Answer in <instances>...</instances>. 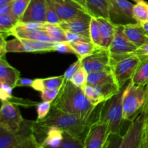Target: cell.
I'll return each mask as SVG.
<instances>
[{
	"label": "cell",
	"mask_w": 148,
	"mask_h": 148,
	"mask_svg": "<svg viewBox=\"0 0 148 148\" xmlns=\"http://www.w3.org/2000/svg\"><path fill=\"white\" fill-rule=\"evenodd\" d=\"M51 107L76 116L83 121H90L97 106L92 105L81 88L71 80H65Z\"/></svg>",
	"instance_id": "cell-1"
},
{
	"label": "cell",
	"mask_w": 148,
	"mask_h": 148,
	"mask_svg": "<svg viewBox=\"0 0 148 148\" xmlns=\"http://www.w3.org/2000/svg\"><path fill=\"white\" fill-rule=\"evenodd\" d=\"M90 121H83L73 114L51 108L49 114L45 118L34 121L35 128L45 130L49 127H56L67 132L84 142Z\"/></svg>",
	"instance_id": "cell-2"
},
{
	"label": "cell",
	"mask_w": 148,
	"mask_h": 148,
	"mask_svg": "<svg viewBox=\"0 0 148 148\" xmlns=\"http://www.w3.org/2000/svg\"><path fill=\"white\" fill-rule=\"evenodd\" d=\"M148 94L147 84L135 85L132 81L123 90V119L132 121L143 111Z\"/></svg>",
	"instance_id": "cell-3"
},
{
	"label": "cell",
	"mask_w": 148,
	"mask_h": 148,
	"mask_svg": "<svg viewBox=\"0 0 148 148\" xmlns=\"http://www.w3.org/2000/svg\"><path fill=\"white\" fill-rule=\"evenodd\" d=\"M123 91L103 103L98 119L106 123L109 133L121 134L123 121Z\"/></svg>",
	"instance_id": "cell-4"
},
{
	"label": "cell",
	"mask_w": 148,
	"mask_h": 148,
	"mask_svg": "<svg viewBox=\"0 0 148 148\" xmlns=\"http://www.w3.org/2000/svg\"><path fill=\"white\" fill-rule=\"evenodd\" d=\"M140 63V58L130 54L127 57L111 64V71L120 88H122L127 81L132 79Z\"/></svg>",
	"instance_id": "cell-5"
},
{
	"label": "cell",
	"mask_w": 148,
	"mask_h": 148,
	"mask_svg": "<svg viewBox=\"0 0 148 148\" xmlns=\"http://www.w3.org/2000/svg\"><path fill=\"white\" fill-rule=\"evenodd\" d=\"M57 42H44L30 39L15 38L6 41V51L14 53H43L55 51V46Z\"/></svg>",
	"instance_id": "cell-6"
},
{
	"label": "cell",
	"mask_w": 148,
	"mask_h": 148,
	"mask_svg": "<svg viewBox=\"0 0 148 148\" xmlns=\"http://www.w3.org/2000/svg\"><path fill=\"white\" fill-rule=\"evenodd\" d=\"M137 48L124 34V25H116L114 39L108 49L111 55V64L130 56V53L134 51Z\"/></svg>",
	"instance_id": "cell-7"
},
{
	"label": "cell",
	"mask_w": 148,
	"mask_h": 148,
	"mask_svg": "<svg viewBox=\"0 0 148 148\" xmlns=\"http://www.w3.org/2000/svg\"><path fill=\"white\" fill-rule=\"evenodd\" d=\"M43 23H18L11 30L10 36L19 38L44 42H55L43 30Z\"/></svg>",
	"instance_id": "cell-8"
},
{
	"label": "cell",
	"mask_w": 148,
	"mask_h": 148,
	"mask_svg": "<svg viewBox=\"0 0 148 148\" xmlns=\"http://www.w3.org/2000/svg\"><path fill=\"white\" fill-rule=\"evenodd\" d=\"M130 122L131 124L122 137L120 148H142L145 125V114L142 112Z\"/></svg>",
	"instance_id": "cell-9"
},
{
	"label": "cell",
	"mask_w": 148,
	"mask_h": 148,
	"mask_svg": "<svg viewBox=\"0 0 148 148\" xmlns=\"http://www.w3.org/2000/svg\"><path fill=\"white\" fill-rule=\"evenodd\" d=\"M110 20L115 25L137 23L133 17L134 4L128 0H107Z\"/></svg>",
	"instance_id": "cell-10"
},
{
	"label": "cell",
	"mask_w": 148,
	"mask_h": 148,
	"mask_svg": "<svg viewBox=\"0 0 148 148\" xmlns=\"http://www.w3.org/2000/svg\"><path fill=\"white\" fill-rule=\"evenodd\" d=\"M0 110V127L13 133L20 130L24 119L18 106L10 101H1Z\"/></svg>",
	"instance_id": "cell-11"
},
{
	"label": "cell",
	"mask_w": 148,
	"mask_h": 148,
	"mask_svg": "<svg viewBox=\"0 0 148 148\" xmlns=\"http://www.w3.org/2000/svg\"><path fill=\"white\" fill-rule=\"evenodd\" d=\"M88 74L103 70H111V55L108 49L99 47L81 60Z\"/></svg>",
	"instance_id": "cell-12"
},
{
	"label": "cell",
	"mask_w": 148,
	"mask_h": 148,
	"mask_svg": "<svg viewBox=\"0 0 148 148\" xmlns=\"http://www.w3.org/2000/svg\"><path fill=\"white\" fill-rule=\"evenodd\" d=\"M108 127L106 123L97 119L90 124L85 140V148H103L109 135Z\"/></svg>",
	"instance_id": "cell-13"
},
{
	"label": "cell",
	"mask_w": 148,
	"mask_h": 148,
	"mask_svg": "<svg viewBox=\"0 0 148 148\" xmlns=\"http://www.w3.org/2000/svg\"><path fill=\"white\" fill-rule=\"evenodd\" d=\"M92 16L88 12H84L77 17L66 21H62L59 25L65 31L83 36L90 38V25Z\"/></svg>",
	"instance_id": "cell-14"
},
{
	"label": "cell",
	"mask_w": 148,
	"mask_h": 148,
	"mask_svg": "<svg viewBox=\"0 0 148 148\" xmlns=\"http://www.w3.org/2000/svg\"><path fill=\"white\" fill-rule=\"evenodd\" d=\"M19 23H46V0H31Z\"/></svg>",
	"instance_id": "cell-15"
},
{
	"label": "cell",
	"mask_w": 148,
	"mask_h": 148,
	"mask_svg": "<svg viewBox=\"0 0 148 148\" xmlns=\"http://www.w3.org/2000/svg\"><path fill=\"white\" fill-rule=\"evenodd\" d=\"M61 21H66L88 12L82 6L73 0H52ZM90 14V13H89Z\"/></svg>",
	"instance_id": "cell-16"
},
{
	"label": "cell",
	"mask_w": 148,
	"mask_h": 148,
	"mask_svg": "<svg viewBox=\"0 0 148 148\" xmlns=\"http://www.w3.org/2000/svg\"><path fill=\"white\" fill-rule=\"evenodd\" d=\"M20 79V72L7 62L6 57H0V84H6L14 88L17 86Z\"/></svg>",
	"instance_id": "cell-17"
},
{
	"label": "cell",
	"mask_w": 148,
	"mask_h": 148,
	"mask_svg": "<svg viewBox=\"0 0 148 148\" xmlns=\"http://www.w3.org/2000/svg\"><path fill=\"white\" fill-rule=\"evenodd\" d=\"M124 33L127 38L139 47L148 41V36L145 33L140 23H133L124 25Z\"/></svg>",
	"instance_id": "cell-18"
},
{
	"label": "cell",
	"mask_w": 148,
	"mask_h": 148,
	"mask_svg": "<svg viewBox=\"0 0 148 148\" xmlns=\"http://www.w3.org/2000/svg\"><path fill=\"white\" fill-rule=\"evenodd\" d=\"M99 23L101 30V47L108 49L111 44L114 34H115L116 25L109 19L103 17H95Z\"/></svg>",
	"instance_id": "cell-19"
},
{
	"label": "cell",
	"mask_w": 148,
	"mask_h": 148,
	"mask_svg": "<svg viewBox=\"0 0 148 148\" xmlns=\"http://www.w3.org/2000/svg\"><path fill=\"white\" fill-rule=\"evenodd\" d=\"M64 75L45 79H36L33 80L31 88L35 90L40 92L46 89H61L64 83Z\"/></svg>",
	"instance_id": "cell-20"
},
{
	"label": "cell",
	"mask_w": 148,
	"mask_h": 148,
	"mask_svg": "<svg viewBox=\"0 0 148 148\" xmlns=\"http://www.w3.org/2000/svg\"><path fill=\"white\" fill-rule=\"evenodd\" d=\"M46 131V136L40 143V148L60 147L63 140V131L56 127H49Z\"/></svg>",
	"instance_id": "cell-21"
},
{
	"label": "cell",
	"mask_w": 148,
	"mask_h": 148,
	"mask_svg": "<svg viewBox=\"0 0 148 148\" xmlns=\"http://www.w3.org/2000/svg\"><path fill=\"white\" fill-rule=\"evenodd\" d=\"M111 82H116L111 70L99 71V72L89 73L88 75L87 84L92 85V86H101V85L111 83Z\"/></svg>",
	"instance_id": "cell-22"
},
{
	"label": "cell",
	"mask_w": 148,
	"mask_h": 148,
	"mask_svg": "<svg viewBox=\"0 0 148 148\" xmlns=\"http://www.w3.org/2000/svg\"><path fill=\"white\" fill-rule=\"evenodd\" d=\"M88 12L93 17H103L109 19L107 0H86Z\"/></svg>",
	"instance_id": "cell-23"
},
{
	"label": "cell",
	"mask_w": 148,
	"mask_h": 148,
	"mask_svg": "<svg viewBox=\"0 0 148 148\" xmlns=\"http://www.w3.org/2000/svg\"><path fill=\"white\" fill-rule=\"evenodd\" d=\"M69 43L73 49L75 54H76L78 59L80 60L88 56V55L92 53L94 51L96 50L98 48H99L93 44L91 40L69 42Z\"/></svg>",
	"instance_id": "cell-24"
},
{
	"label": "cell",
	"mask_w": 148,
	"mask_h": 148,
	"mask_svg": "<svg viewBox=\"0 0 148 148\" xmlns=\"http://www.w3.org/2000/svg\"><path fill=\"white\" fill-rule=\"evenodd\" d=\"M0 148H20L16 133L11 132L0 127Z\"/></svg>",
	"instance_id": "cell-25"
},
{
	"label": "cell",
	"mask_w": 148,
	"mask_h": 148,
	"mask_svg": "<svg viewBox=\"0 0 148 148\" xmlns=\"http://www.w3.org/2000/svg\"><path fill=\"white\" fill-rule=\"evenodd\" d=\"M18 20L13 16L12 12L0 15V33L1 36L7 37L11 30L18 23Z\"/></svg>",
	"instance_id": "cell-26"
},
{
	"label": "cell",
	"mask_w": 148,
	"mask_h": 148,
	"mask_svg": "<svg viewBox=\"0 0 148 148\" xmlns=\"http://www.w3.org/2000/svg\"><path fill=\"white\" fill-rule=\"evenodd\" d=\"M43 28L55 42L68 41L65 30H63L59 25L46 23H43Z\"/></svg>",
	"instance_id": "cell-27"
},
{
	"label": "cell",
	"mask_w": 148,
	"mask_h": 148,
	"mask_svg": "<svg viewBox=\"0 0 148 148\" xmlns=\"http://www.w3.org/2000/svg\"><path fill=\"white\" fill-rule=\"evenodd\" d=\"M130 81L135 85H145L148 82V57L143 60Z\"/></svg>",
	"instance_id": "cell-28"
},
{
	"label": "cell",
	"mask_w": 148,
	"mask_h": 148,
	"mask_svg": "<svg viewBox=\"0 0 148 148\" xmlns=\"http://www.w3.org/2000/svg\"><path fill=\"white\" fill-rule=\"evenodd\" d=\"M82 89L90 102L95 106H97L106 101L104 97L95 87L87 84Z\"/></svg>",
	"instance_id": "cell-29"
},
{
	"label": "cell",
	"mask_w": 148,
	"mask_h": 148,
	"mask_svg": "<svg viewBox=\"0 0 148 148\" xmlns=\"http://www.w3.org/2000/svg\"><path fill=\"white\" fill-rule=\"evenodd\" d=\"M132 14L137 23L148 22V3L145 0L136 3L133 7Z\"/></svg>",
	"instance_id": "cell-30"
},
{
	"label": "cell",
	"mask_w": 148,
	"mask_h": 148,
	"mask_svg": "<svg viewBox=\"0 0 148 148\" xmlns=\"http://www.w3.org/2000/svg\"><path fill=\"white\" fill-rule=\"evenodd\" d=\"M90 38L97 47H101V30L96 17L92 16L90 25Z\"/></svg>",
	"instance_id": "cell-31"
},
{
	"label": "cell",
	"mask_w": 148,
	"mask_h": 148,
	"mask_svg": "<svg viewBox=\"0 0 148 148\" xmlns=\"http://www.w3.org/2000/svg\"><path fill=\"white\" fill-rule=\"evenodd\" d=\"M59 148H85L84 142L67 132L63 131V140Z\"/></svg>",
	"instance_id": "cell-32"
},
{
	"label": "cell",
	"mask_w": 148,
	"mask_h": 148,
	"mask_svg": "<svg viewBox=\"0 0 148 148\" xmlns=\"http://www.w3.org/2000/svg\"><path fill=\"white\" fill-rule=\"evenodd\" d=\"M46 15L47 23L59 25L62 22L52 0H46Z\"/></svg>",
	"instance_id": "cell-33"
},
{
	"label": "cell",
	"mask_w": 148,
	"mask_h": 148,
	"mask_svg": "<svg viewBox=\"0 0 148 148\" xmlns=\"http://www.w3.org/2000/svg\"><path fill=\"white\" fill-rule=\"evenodd\" d=\"M30 1L31 0H14L11 12L18 21L26 11Z\"/></svg>",
	"instance_id": "cell-34"
},
{
	"label": "cell",
	"mask_w": 148,
	"mask_h": 148,
	"mask_svg": "<svg viewBox=\"0 0 148 148\" xmlns=\"http://www.w3.org/2000/svg\"><path fill=\"white\" fill-rule=\"evenodd\" d=\"M88 73L84 66L81 65L77 70L75 72L73 76L72 77V79H70L73 84H75L76 86L79 88H82L85 85H87L88 82Z\"/></svg>",
	"instance_id": "cell-35"
},
{
	"label": "cell",
	"mask_w": 148,
	"mask_h": 148,
	"mask_svg": "<svg viewBox=\"0 0 148 148\" xmlns=\"http://www.w3.org/2000/svg\"><path fill=\"white\" fill-rule=\"evenodd\" d=\"M61 89H46L40 91V98L45 102L52 103L59 94Z\"/></svg>",
	"instance_id": "cell-36"
},
{
	"label": "cell",
	"mask_w": 148,
	"mask_h": 148,
	"mask_svg": "<svg viewBox=\"0 0 148 148\" xmlns=\"http://www.w3.org/2000/svg\"><path fill=\"white\" fill-rule=\"evenodd\" d=\"M51 103L45 102V101L37 104V106H36L38 114L37 120L42 119L49 114L51 110Z\"/></svg>",
	"instance_id": "cell-37"
},
{
	"label": "cell",
	"mask_w": 148,
	"mask_h": 148,
	"mask_svg": "<svg viewBox=\"0 0 148 148\" xmlns=\"http://www.w3.org/2000/svg\"><path fill=\"white\" fill-rule=\"evenodd\" d=\"M130 54L137 56L138 58H140L141 62L145 59L146 58L148 57V41L145 44L139 46L134 51L130 53Z\"/></svg>",
	"instance_id": "cell-38"
},
{
	"label": "cell",
	"mask_w": 148,
	"mask_h": 148,
	"mask_svg": "<svg viewBox=\"0 0 148 148\" xmlns=\"http://www.w3.org/2000/svg\"><path fill=\"white\" fill-rule=\"evenodd\" d=\"M54 50L55 51L61 52V53H75L73 49L71 46L70 43L69 41L57 42L55 46Z\"/></svg>",
	"instance_id": "cell-39"
},
{
	"label": "cell",
	"mask_w": 148,
	"mask_h": 148,
	"mask_svg": "<svg viewBox=\"0 0 148 148\" xmlns=\"http://www.w3.org/2000/svg\"><path fill=\"white\" fill-rule=\"evenodd\" d=\"M82 65V62H81L80 59H78L77 62H75V63L72 64L67 69V70L65 72V73L64 74V77L65 80H70L72 79V77L73 76V75L75 74V72L77 70L78 68Z\"/></svg>",
	"instance_id": "cell-40"
},
{
	"label": "cell",
	"mask_w": 148,
	"mask_h": 148,
	"mask_svg": "<svg viewBox=\"0 0 148 148\" xmlns=\"http://www.w3.org/2000/svg\"><path fill=\"white\" fill-rule=\"evenodd\" d=\"M0 97H1V101H9L10 98H12V90L13 88L10 87V85H7L6 84H0Z\"/></svg>",
	"instance_id": "cell-41"
},
{
	"label": "cell",
	"mask_w": 148,
	"mask_h": 148,
	"mask_svg": "<svg viewBox=\"0 0 148 148\" xmlns=\"http://www.w3.org/2000/svg\"><path fill=\"white\" fill-rule=\"evenodd\" d=\"M66 33V38L69 42H76V41H86V40H91L89 38L85 37L83 36L77 34V33H74L72 32L65 31Z\"/></svg>",
	"instance_id": "cell-42"
},
{
	"label": "cell",
	"mask_w": 148,
	"mask_h": 148,
	"mask_svg": "<svg viewBox=\"0 0 148 148\" xmlns=\"http://www.w3.org/2000/svg\"><path fill=\"white\" fill-rule=\"evenodd\" d=\"M142 148H148V121L145 122Z\"/></svg>",
	"instance_id": "cell-43"
},
{
	"label": "cell",
	"mask_w": 148,
	"mask_h": 148,
	"mask_svg": "<svg viewBox=\"0 0 148 148\" xmlns=\"http://www.w3.org/2000/svg\"><path fill=\"white\" fill-rule=\"evenodd\" d=\"M33 80H30L28 79H20L17 83V86H30L31 87L32 83Z\"/></svg>",
	"instance_id": "cell-44"
},
{
	"label": "cell",
	"mask_w": 148,
	"mask_h": 148,
	"mask_svg": "<svg viewBox=\"0 0 148 148\" xmlns=\"http://www.w3.org/2000/svg\"><path fill=\"white\" fill-rule=\"evenodd\" d=\"M12 3L7 4V5L4 6V7H1V8H0V15H1V14H6V13L11 12L12 7Z\"/></svg>",
	"instance_id": "cell-45"
},
{
	"label": "cell",
	"mask_w": 148,
	"mask_h": 148,
	"mask_svg": "<svg viewBox=\"0 0 148 148\" xmlns=\"http://www.w3.org/2000/svg\"><path fill=\"white\" fill-rule=\"evenodd\" d=\"M147 88H148V82H147ZM143 113L145 114V122L148 121V94H147V101L145 103V105L144 108H143Z\"/></svg>",
	"instance_id": "cell-46"
},
{
	"label": "cell",
	"mask_w": 148,
	"mask_h": 148,
	"mask_svg": "<svg viewBox=\"0 0 148 148\" xmlns=\"http://www.w3.org/2000/svg\"><path fill=\"white\" fill-rule=\"evenodd\" d=\"M73 1H75V2H77V4H79V5L82 6V7H83V8L85 9V10H86V11L88 12V5H87L86 0H73ZM88 13H89V12H88Z\"/></svg>",
	"instance_id": "cell-47"
},
{
	"label": "cell",
	"mask_w": 148,
	"mask_h": 148,
	"mask_svg": "<svg viewBox=\"0 0 148 148\" xmlns=\"http://www.w3.org/2000/svg\"><path fill=\"white\" fill-rule=\"evenodd\" d=\"M13 1L14 0H0V8L9 4H11L13 2Z\"/></svg>",
	"instance_id": "cell-48"
},
{
	"label": "cell",
	"mask_w": 148,
	"mask_h": 148,
	"mask_svg": "<svg viewBox=\"0 0 148 148\" xmlns=\"http://www.w3.org/2000/svg\"><path fill=\"white\" fill-rule=\"evenodd\" d=\"M140 24L143 26V29H144L145 32L146 34L148 36V22H145V23H140Z\"/></svg>",
	"instance_id": "cell-49"
},
{
	"label": "cell",
	"mask_w": 148,
	"mask_h": 148,
	"mask_svg": "<svg viewBox=\"0 0 148 148\" xmlns=\"http://www.w3.org/2000/svg\"><path fill=\"white\" fill-rule=\"evenodd\" d=\"M133 1H134L135 3H137V2H140V1H142V0H133Z\"/></svg>",
	"instance_id": "cell-50"
}]
</instances>
